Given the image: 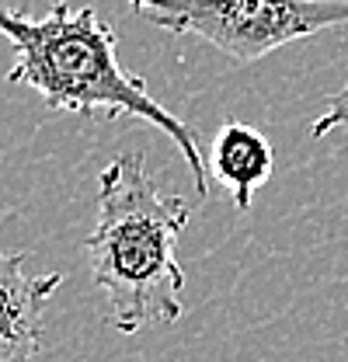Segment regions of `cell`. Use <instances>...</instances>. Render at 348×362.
<instances>
[{
  "mask_svg": "<svg viewBox=\"0 0 348 362\" xmlns=\"http://www.w3.org/2000/svg\"><path fill=\"white\" fill-rule=\"evenodd\" d=\"M338 126H348V84L327 98L324 112H320V115L313 119V126H310V136L320 139V136H327L331 129H338Z\"/></svg>",
  "mask_w": 348,
  "mask_h": 362,
  "instance_id": "cell-6",
  "label": "cell"
},
{
  "mask_svg": "<svg viewBox=\"0 0 348 362\" xmlns=\"http://www.w3.org/2000/svg\"><path fill=\"white\" fill-rule=\"evenodd\" d=\"M188 206L164 195L146 175L143 153H119L98 178V220L84 237L87 269L108 296L115 331L136 334L185 314V269L178 240Z\"/></svg>",
  "mask_w": 348,
  "mask_h": 362,
  "instance_id": "cell-2",
  "label": "cell"
},
{
  "mask_svg": "<svg viewBox=\"0 0 348 362\" xmlns=\"http://www.w3.org/2000/svg\"><path fill=\"white\" fill-rule=\"evenodd\" d=\"M0 35L14 45L18 56L7 70L11 84L39 90L49 112L139 119L161 129L181 150L195 181V195H209V168L199 150V133L153 101L146 81L119 63V32L101 21L94 7L70 11V4L59 0L42 18L0 7Z\"/></svg>",
  "mask_w": 348,
  "mask_h": 362,
  "instance_id": "cell-1",
  "label": "cell"
},
{
  "mask_svg": "<svg viewBox=\"0 0 348 362\" xmlns=\"http://www.w3.org/2000/svg\"><path fill=\"white\" fill-rule=\"evenodd\" d=\"M272 143L248 122H226L213 139V178L233 195L237 209L251 206V195L272 178Z\"/></svg>",
  "mask_w": 348,
  "mask_h": 362,
  "instance_id": "cell-5",
  "label": "cell"
},
{
  "mask_svg": "<svg viewBox=\"0 0 348 362\" xmlns=\"http://www.w3.org/2000/svg\"><path fill=\"white\" fill-rule=\"evenodd\" d=\"M25 251H0V362H32L42 349V307L63 275H28Z\"/></svg>",
  "mask_w": 348,
  "mask_h": 362,
  "instance_id": "cell-4",
  "label": "cell"
},
{
  "mask_svg": "<svg viewBox=\"0 0 348 362\" xmlns=\"http://www.w3.org/2000/svg\"><path fill=\"white\" fill-rule=\"evenodd\" d=\"M150 25L199 35L230 63H255L279 45L348 25V0H129Z\"/></svg>",
  "mask_w": 348,
  "mask_h": 362,
  "instance_id": "cell-3",
  "label": "cell"
}]
</instances>
